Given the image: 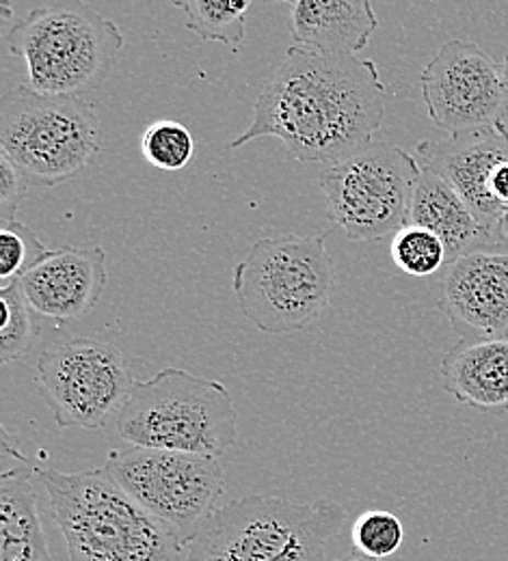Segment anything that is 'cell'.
I'll return each instance as SVG.
<instances>
[{
  "label": "cell",
  "instance_id": "cell-28",
  "mask_svg": "<svg viewBox=\"0 0 508 561\" xmlns=\"http://www.w3.org/2000/svg\"><path fill=\"white\" fill-rule=\"evenodd\" d=\"M498 128H500V130H503V133H505V137H507V139H508V108H507V113H505V115H503V119H500V124H498Z\"/></svg>",
  "mask_w": 508,
  "mask_h": 561
},
{
  "label": "cell",
  "instance_id": "cell-25",
  "mask_svg": "<svg viewBox=\"0 0 508 561\" xmlns=\"http://www.w3.org/2000/svg\"><path fill=\"white\" fill-rule=\"evenodd\" d=\"M29 178L15 167V162L0 149V220L2 225L15 220L18 206L26 197Z\"/></svg>",
  "mask_w": 508,
  "mask_h": 561
},
{
  "label": "cell",
  "instance_id": "cell-21",
  "mask_svg": "<svg viewBox=\"0 0 508 561\" xmlns=\"http://www.w3.org/2000/svg\"><path fill=\"white\" fill-rule=\"evenodd\" d=\"M392 262L409 277H431L448 264V251L433 231L407 225L392 236Z\"/></svg>",
  "mask_w": 508,
  "mask_h": 561
},
{
  "label": "cell",
  "instance_id": "cell-11",
  "mask_svg": "<svg viewBox=\"0 0 508 561\" xmlns=\"http://www.w3.org/2000/svg\"><path fill=\"white\" fill-rule=\"evenodd\" d=\"M420 89L429 119L450 135L498 126L507 113L500 64L474 42H445L420 73Z\"/></svg>",
  "mask_w": 508,
  "mask_h": 561
},
{
  "label": "cell",
  "instance_id": "cell-24",
  "mask_svg": "<svg viewBox=\"0 0 508 561\" xmlns=\"http://www.w3.org/2000/svg\"><path fill=\"white\" fill-rule=\"evenodd\" d=\"M405 540L400 518L387 510H368L360 514L351 527V542L358 556L370 560L392 558Z\"/></svg>",
  "mask_w": 508,
  "mask_h": 561
},
{
  "label": "cell",
  "instance_id": "cell-8",
  "mask_svg": "<svg viewBox=\"0 0 508 561\" xmlns=\"http://www.w3.org/2000/svg\"><path fill=\"white\" fill-rule=\"evenodd\" d=\"M422 167L409 151L379 142L329 164L320 173L334 225L353 242H376L409 225L414 188Z\"/></svg>",
  "mask_w": 508,
  "mask_h": 561
},
{
  "label": "cell",
  "instance_id": "cell-1",
  "mask_svg": "<svg viewBox=\"0 0 508 561\" xmlns=\"http://www.w3.org/2000/svg\"><path fill=\"white\" fill-rule=\"evenodd\" d=\"M385 102L387 89L374 61L291 46L256 100L251 124L229 147L271 137L298 162L336 164L372 145Z\"/></svg>",
  "mask_w": 508,
  "mask_h": 561
},
{
  "label": "cell",
  "instance_id": "cell-10",
  "mask_svg": "<svg viewBox=\"0 0 508 561\" xmlns=\"http://www.w3.org/2000/svg\"><path fill=\"white\" fill-rule=\"evenodd\" d=\"M35 369L37 391L57 427H109L120 417L135 385L124 352L91 337L48 346Z\"/></svg>",
  "mask_w": 508,
  "mask_h": 561
},
{
  "label": "cell",
  "instance_id": "cell-6",
  "mask_svg": "<svg viewBox=\"0 0 508 561\" xmlns=\"http://www.w3.org/2000/svg\"><path fill=\"white\" fill-rule=\"evenodd\" d=\"M242 316L267 335L307 329L334 294V262L320 236L286 233L258 240L234 271Z\"/></svg>",
  "mask_w": 508,
  "mask_h": 561
},
{
  "label": "cell",
  "instance_id": "cell-5",
  "mask_svg": "<svg viewBox=\"0 0 508 561\" xmlns=\"http://www.w3.org/2000/svg\"><path fill=\"white\" fill-rule=\"evenodd\" d=\"M115 430L137 447L218 458L238 440V415L223 382L165 367L135 380Z\"/></svg>",
  "mask_w": 508,
  "mask_h": 561
},
{
  "label": "cell",
  "instance_id": "cell-7",
  "mask_svg": "<svg viewBox=\"0 0 508 561\" xmlns=\"http://www.w3.org/2000/svg\"><path fill=\"white\" fill-rule=\"evenodd\" d=\"M0 149L35 186H59L100 151V122L87 102L15 84L0 102Z\"/></svg>",
  "mask_w": 508,
  "mask_h": 561
},
{
  "label": "cell",
  "instance_id": "cell-14",
  "mask_svg": "<svg viewBox=\"0 0 508 561\" xmlns=\"http://www.w3.org/2000/svg\"><path fill=\"white\" fill-rule=\"evenodd\" d=\"M106 253L100 247H64L18 280L31 309L57 322L87 316L106 287Z\"/></svg>",
  "mask_w": 508,
  "mask_h": 561
},
{
  "label": "cell",
  "instance_id": "cell-30",
  "mask_svg": "<svg viewBox=\"0 0 508 561\" xmlns=\"http://www.w3.org/2000/svg\"><path fill=\"white\" fill-rule=\"evenodd\" d=\"M262 4H269V2H294V0H258Z\"/></svg>",
  "mask_w": 508,
  "mask_h": 561
},
{
  "label": "cell",
  "instance_id": "cell-26",
  "mask_svg": "<svg viewBox=\"0 0 508 561\" xmlns=\"http://www.w3.org/2000/svg\"><path fill=\"white\" fill-rule=\"evenodd\" d=\"M498 236H500V244H503V249H507L508 251V208L507 211H505V216H503V220H500Z\"/></svg>",
  "mask_w": 508,
  "mask_h": 561
},
{
  "label": "cell",
  "instance_id": "cell-15",
  "mask_svg": "<svg viewBox=\"0 0 508 561\" xmlns=\"http://www.w3.org/2000/svg\"><path fill=\"white\" fill-rule=\"evenodd\" d=\"M443 389L481 413H508V337H463L441 360Z\"/></svg>",
  "mask_w": 508,
  "mask_h": 561
},
{
  "label": "cell",
  "instance_id": "cell-9",
  "mask_svg": "<svg viewBox=\"0 0 508 561\" xmlns=\"http://www.w3.org/2000/svg\"><path fill=\"white\" fill-rule=\"evenodd\" d=\"M111 480L187 547L218 510L225 476L217 456L137 447L111 451Z\"/></svg>",
  "mask_w": 508,
  "mask_h": 561
},
{
  "label": "cell",
  "instance_id": "cell-12",
  "mask_svg": "<svg viewBox=\"0 0 508 561\" xmlns=\"http://www.w3.org/2000/svg\"><path fill=\"white\" fill-rule=\"evenodd\" d=\"M416 160L443 178L478 220L498 233L507 208L494 195V178L508 162V139L498 126L422 140L416 147Z\"/></svg>",
  "mask_w": 508,
  "mask_h": 561
},
{
  "label": "cell",
  "instance_id": "cell-13",
  "mask_svg": "<svg viewBox=\"0 0 508 561\" xmlns=\"http://www.w3.org/2000/svg\"><path fill=\"white\" fill-rule=\"evenodd\" d=\"M439 307L463 337H505L508 333V251L483 249L448 264Z\"/></svg>",
  "mask_w": 508,
  "mask_h": 561
},
{
  "label": "cell",
  "instance_id": "cell-27",
  "mask_svg": "<svg viewBox=\"0 0 508 561\" xmlns=\"http://www.w3.org/2000/svg\"><path fill=\"white\" fill-rule=\"evenodd\" d=\"M500 71H503V80H505V87L508 91V55L505 57V61L500 64Z\"/></svg>",
  "mask_w": 508,
  "mask_h": 561
},
{
  "label": "cell",
  "instance_id": "cell-16",
  "mask_svg": "<svg viewBox=\"0 0 508 561\" xmlns=\"http://www.w3.org/2000/svg\"><path fill=\"white\" fill-rule=\"evenodd\" d=\"M2 454L11 456L15 467L0 476V561H53L37 510V476L7 430Z\"/></svg>",
  "mask_w": 508,
  "mask_h": 561
},
{
  "label": "cell",
  "instance_id": "cell-18",
  "mask_svg": "<svg viewBox=\"0 0 508 561\" xmlns=\"http://www.w3.org/2000/svg\"><path fill=\"white\" fill-rule=\"evenodd\" d=\"M409 225H418L436 233L448 251V264L474 251L503 249L498 233L478 220V216L443 178L425 167L414 188Z\"/></svg>",
  "mask_w": 508,
  "mask_h": 561
},
{
  "label": "cell",
  "instance_id": "cell-3",
  "mask_svg": "<svg viewBox=\"0 0 508 561\" xmlns=\"http://www.w3.org/2000/svg\"><path fill=\"white\" fill-rule=\"evenodd\" d=\"M29 89L72 95L100 89L115 70L126 37L87 0H57L20 18L4 35Z\"/></svg>",
  "mask_w": 508,
  "mask_h": 561
},
{
  "label": "cell",
  "instance_id": "cell-4",
  "mask_svg": "<svg viewBox=\"0 0 508 561\" xmlns=\"http://www.w3.org/2000/svg\"><path fill=\"white\" fill-rule=\"evenodd\" d=\"M345 525L347 510L331 499L247 494L218 507L187 545V561H325Z\"/></svg>",
  "mask_w": 508,
  "mask_h": 561
},
{
  "label": "cell",
  "instance_id": "cell-20",
  "mask_svg": "<svg viewBox=\"0 0 508 561\" xmlns=\"http://www.w3.org/2000/svg\"><path fill=\"white\" fill-rule=\"evenodd\" d=\"M31 311L33 309L18 280L0 287V360L4 365L24 358L37 337Z\"/></svg>",
  "mask_w": 508,
  "mask_h": 561
},
{
  "label": "cell",
  "instance_id": "cell-29",
  "mask_svg": "<svg viewBox=\"0 0 508 561\" xmlns=\"http://www.w3.org/2000/svg\"><path fill=\"white\" fill-rule=\"evenodd\" d=\"M338 561H379V560H370V558H363V556H353V558H347V560H338Z\"/></svg>",
  "mask_w": 508,
  "mask_h": 561
},
{
  "label": "cell",
  "instance_id": "cell-23",
  "mask_svg": "<svg viewBox=\"0 0 508 561\" xmlns=\"http://www.w3.org/2000/svg\"><path fill=\"white\" fill-rule=\"evenodd\" d=\"M142 153L160 171H180L189 167L195 153L191 130L173 119H160L147 126L142 139Z\"/></svg>",
  "mask_w": 508,
  "mask_h": 561
},
{
  "label": "cell",
  "instance_id": "cell-19",
  "mask_svg": "<svg viewBox=\"0 0 508 561\" xmlns=\"http://www.w3.org/2000/svg\"><path fill=\"white\" fill-rule=\"evenodd\" d=\"M184 15L187 28L202 42L240 48L253 0H171Z\"/></svg>",
  "mask_w": 508,
  "mask_h": 561
},
{
  "label": "cell",
  "instance_id": "cell-17",
  "mask_svg": "<svg viewBox=\"0 0 508 561\" xmlns=\"http://www.w3.org/2000/svg\"><path fill=\"white\" fill-rule=\"evenodd\" d=\"M379 26L372 0H294L292 46L323 55H358Z\"/></svg>",
  "mask_w": 508,
  "mask_h": 561
},
{
  "label": "cell",
  "instance_id": "cell-2",
  "mask_svg": "<svg viewBox=\"0 0 508 561\" xmlns=\"http://www.w3.org/2000/svg\"><path fill=\"white\" fill-rule=\"evenodd\" d=\"M70 561H187L182 540L104 469L64 473L31 460Z\"/></svg>",
  "mask_w": 508,
  "mask_h": 561
},
{
  "label": "cell",
  "instance_id": "cell-22",
  "mask_svg": "<svg viewBox=\"0 0 508 561\" xmlns=\"http://www.w3.org/2000/svg\"><path fill=\"white\" fill-rule=\"evenodd\" d=\"M50 255L37 233L20 220L0 227V285L22 279Z\"/></svg>",
  "mask_w": 508,
  "mask_h": 561
}]
</instances>
